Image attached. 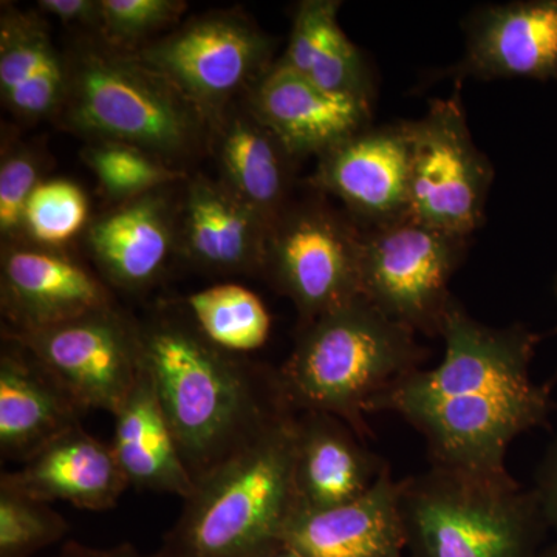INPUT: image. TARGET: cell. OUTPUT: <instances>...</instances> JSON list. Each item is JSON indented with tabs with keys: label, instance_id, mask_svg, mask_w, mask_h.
<instances>
[{
	"label": "cell",
	"instance_id": "6da1fadb",
	"mask_svg": "<svg viewBox=\"0 0 557 557\" xmlns=\"http://www.w3.org/2000/svg\"><path fill=\"white\" fill-rule=\"evenodd\" d=\"M440 338L442 362L403 376L373 399L370 413H395L426 443L431 467L502 478L509 446L547 428L557 409L553 381L531 373L544 339L523 322L487 325L457 298Z\"/></svg>",
	"mask_w": 557,
	"mask_h": 557
},
{
	"label": "cell",
	"instance_id": "7a4b0ae2",
	"mask_svg": "<svg viewBox=\"0 0 557 557\" xmlns=\"http://www.w3.org/2000/svg\"><path fill=\"white\" fill-rule=\"evenodd\" d=\"M143 358L180 456L199 480L289 406L276 373L256 372L193 324L159 319L141 327Z\"/></svg>",
	"mask_w": 557,
	"mask_h": 557
},
{
	"label": "cell",
	"instance_id": "3957f363",
	"mask_svg": "<svg viewBox=\"0 0 557 557\" xmlns=\"http://www.w3.org/2000/svg\"><path fill=\"white\" fill-rule=\"evenodd\" d=\"M417 336L364 298L351 300L299 325L277 372L285 398L300 412L339 418L368 440L373 399L423 368L428 350Z\"/></svg>",
	"mask_w": 557,
	"mask_h": 557
},
{
	"label": "cell",
	"instance_id": "277c9868",
	"mask_svg": "<svg viewBox=\"0 0 557 557\" xmlns=\"http://www.w3.org/2000/svg\"><path fill=\"white\" fill-rule=\"evenodd\" d=\"M296 410L197 480L166 549L170 557H259L281 542L298 508Z\"/></svg>",
	"mask_w": 557,
	"mask_h": 557
},
{
	"label": "cell",
	"instance_id": "5b68a950",
	"mask_svg": "<svg viewBox=\"0 0 557 557\" xmlns=\"http://www.w3.org/2000/svg\"><path fill=\"white\" fill-rule=\"evenodd\" d=\"M61 126L89 138L134 146L180 168L209 148L211 123L159 72L98 38L69 54Z\"/></svg>",
	"mask_w": 557,
	"mask_h": 557
},
{
	"label": "cell",
	"instance_id": "8992f818",
	"mask_svg": "<svg viewBox=\"0 0 557 557\" xmlns=\"http://www.w3.org/2000/svg\"><path fill=\"white\" fill-rule=\"evenodd\" d=\"M408 557H537L549 527L533 487L429 467L399 480Z\"/></svg>",
	"mask_w": 557,
	"mask_h": 557
},
{
	"label": "cell",
	"instance_id": "52a82bcc",
	"mask_svg": "<svg viewBox=\"0 0 557 557\" xmlns=\"http://www.w3.org/2000/svg\"><path fill=\"white\" fill-rule=\"evenodd\" d=\"M361 247V226L311 190L271 225L263 273L292 300L304 325L362 298Z\"/></svg>",
	"mask_w": 557,
	"mask_h": 557
},
{
	"label": "cell",
	"instance_id": "ba28073f",
	"mask_svg": "<svg viewBox=\"0 0 557 557\" xmlns=\"http://www.w3.org/2000/svg\"><path fill=\"white\" fill-rule=\"evenodd\" d=\"M469 239L412 218L362 230L361 296L417 335L440 336Z\"/></svg>",
	"mask_w": 557,
	"mask_h": 557
},
{
	"label": "cell",
	"instance_id": "9c48e42d",
	"mask_svg": "<svg viewBox=\"0 0 557 557\" xmlns=\"http://www.w3.org/2000/svg\"><path fill=\"white\" fill-rule=\"evenodd\" d=\"M408 124L409 218L471 239L485 222L496 171L472 138L461 86L454 84L448 98H435Z\"/></svg>",
	"mask_w": 557,
	"mask_h": 557
},
{
	"label": "cell",
	"instance_id": "30bf717a",
	"mask_svg": "<svg viewBox=\"0 0 557 557\" xmlns=\"http://www.w3.org/2000/svg\"><path fill=\"white\" fill-rule=\"evenodd\" d=\"M274 51L276 39L251 17L212 11L132 54L171 81L212 124L273 67Z\"/></svg>",
	"mask_w": 557,
	"mask_h": 557
},
{
	"label": "cell",
	"instance_id": "8fae6325",
	"mask_svg": "<svg viewBox=\"0 0 557 557\" xmlns=\"http://www.w3.org/2000/svg\"><path fill=\"white\" fill-rule=\"evenodd\" d=\"M7 338L24 347L84 412L113 416L145 370L141 327L115 306Z\"/></svg>",
	"mask_w": 557,
	"mask_h": 557
},
{
	"label": "cell",
	"instance_id": "7c38bea8",
	"mask_svg": "<svg viewBox=\"0 0 557 557\" xmlns=\"http://www.w3.org/2000/svg\"><path fill=\"white\" fill-rule=\"evenodd\" d=\"M460 60L434 70L424 84L450 79L557 81V0L480 3L461 20Z\"/></svg>",
	"mask_w": 557,
	"mask_h": 557
},
{
	"label": "cell",
	"instance_id": "4fadbf2b",
	"mask_svg": "<svg viewBox=\"0 0 557 557\" xmlns=\"http://www.w3.org/2000/svg\"><path fill=\"white\" fill-rule=\"evenodd\" d=\"M307 186L339 201L362 230L408 218V120L372 124L329 150L317 159Z\"/></svg>",
	"mask_w": 557,
	"mask_h": 557
},
{
	"label": "cell",
	"instance_id": "5bb4252c",
	"mask_svg": "<svg viewBox=\"0 0 557 557\" xmlns=\"http://www.w3.org/2000/svg\"><path fill=\"white\" fill-rule=\"evenodd\" d=\"M0 304L7 333H28L108 309L113 300L104 282L65 249L21 240L2 248Z\"/></svg>",
	"mask_w": 557,
	"mask_h": 557
},
{
	"label": "cell",
	"instance_id": "9a60e30c",
	"mask_svg": "<svg viewBox=\"0 0 557 557\" xmlns=\"http://www.w3.org/2000/svg\"><path fill=\"white\" fill-rule=\"evenodd\" d=\"M244 100L299 161L319 159L372 126L375 108L368 101L321 89L277 62Z\"/></svg>",
	"mask_w": 557,
	"mask_h": 557
},
{
	"label": "cell",
	"instance_id": "2e32d148",
	"mask_svg": "<svg viewBox=\"0 0 557 557\" xmlns=\"http://www.w3.org/2000/svg\"><path fill=\"white\" fill-rule=\"evenodd\" d=\"M271 223L218 178H188L178 201V252L219 274H258Z\"/></svg>",
	"mask_w": 557,
	"mask_h": 557
},
{
	"label": "cell",
	"instance_id": "e0dca14e",
	"mask_svg": "<svg viewBox=\"0 0 557 557\" xmlns=\"http://www.w3.org/2000/svg\"><path fill=\"white\" fill-rule=\"evenodd\" d=\"M86 245L108 284L129 293L152 287L178 251V203L166 189L116 203L90 220Z\"/></svg>",
	"mask_w": 557,
	"mask_h": 557
},
{
	"label": "cell",
	"instance_id": "ac0fdd59",
	"mask_svg": "<svg viewBox=\"0 0 557 557\" xmlns=\"http://www.w3.org/2000/svg\"><path fill=\"white\" fill-rule=\"evenodd\" d=\"M281 542L300 557H406L399 480L387 467L354 500L322 509L296 508Z\"/></svg>",
	"mask_w": 557,
	"mask_h": 557
},
{
	"label": "cell",
	"instance_id": "d6986e66",
	"mask_svg": "<svg viewBox=\"0 0 557 557\" xmlns=\"http://www.w3.org/2000/svg\"><path fill=\"white\" fill-rule=\"evenodd\" d=\"M129 480L112 445L70 429L24 461L21 469L2 475L0 487L33 500L67 502L76 508L104 511L115 507Z\"/></svg>",
	"mask_w": 557,
	"mask_h": 557
},
{
	"label": "cell",
	"instance_id": "ffe728a7",
	"mask_svg": "<svg viewBox=\"0 0 557 557\" xmlns=\"http://www.w3.org/2000/svg\"><path fill=\"white\" fill-rule=\"evenodd\" d=\"M209 148L220 180L273 225L295 199L300 161L242 100L211 124Z\"/></svg>",
	"mask_w": 557,
	"mask_h": 557
},
{
	"label": "cell",
	"instance_id": "44dd1931",
	"mask_svg": "<svg viewBox=\"0 0 557 557\" xmlns=\"http://www.w3.org/2000/svg\"><path fill=\"white\" fill-rule=\"evenodd\" d=\"M366 442L339 418L300 412L295 456L298 508L336 507L370 490L388 465Z\"/></svg>",
	"mask_w": 557,
	"mask_h": 557
},
{
	"label": "cell",
	"instance_id": "7402d4cb",
	"mask_svg": "<svg viewBox=\"0 0 557 557\" xmlns=\"http://www.w3.org/2000/svg\"><path fill=\"white\" fill-rule=\"evenodd\" d=\"M70 83L69 54L38 13L3 7L0 17V97L22 123L57 119Z\"/></svg>",
	"mask_w": 557,
	"mask_h": 557
},
{
	"label": "cell",
	"instance_id": "603a6c76",
	"mask_svg": "<svg viewBox=\"0 0 557 557\" xmlns=\"http://www.w3.org/2000/svg\"><path fill=\"white\" fill-rule=\"evenodd\" d=\"M7 341L0 357V449L3 457L25 461L79 426L84 410L24 347Z\"/></svg>",
	"mask_w": 557,
	"mask_h": 557
},
{
	"label": "cell",
	"instance_id": "cb8c5ba5",
	"mask_svg": "<svg viewBox=\"0 0 557 557\" xmlns=\"http://www.w3.org/2000/svg\"><path fill=\"white\" fill-rule=\"evenodd\" d=\"M339 0H302L295 7L287 47L276 62L333 94L375 106V70L339 25Z\"/></svg>",
	"mask_w": 557,
	"mask_h": 557
},
{
	"label": "cell",
	"instance_id": "d4e9b609",
	"mask_svg": "<svg viewBox=\"0 0 557 557\" xmlns=\"http://www.w3.org/2000/svg\"><path fill=\"white\" fill-rule=\"evenodd\" d=\"M113 417L115 434L110 445L129 485L175 494L186 500L196 490V480L180 456L146 366L129 397Z\"/></svg>",
	"mask_w": 557,
	"mask_h": 557
},
{
	"label": "cell",
	"instance_id": "484cf974",
	"mask_svg": "<svg viewBox=\"0 0 557 557\" xmlns=\"http://www.w3.org/2000/svg\"><path fill=\"white\" fill-rule=\"evenodd\" d=\"M188 309L201 335L230 354L258 350L269 339V310L244 285L219 284L200 289L189 296Z\"/></svg>",
	"mask_w": 557,
	"mask_h": 557
},
{
	"label": "cell",
	"instance_id": "4316f807",
	"mask_svg": "<svg viewBox=\"0 0 557 557\" xmlns=\"http://www.w3.org/2000/svg\"><path fill=\"white\" fill-rule=\"evenodd\" d=\"M102 190L116 203L166 189L186 178L185 171L134 146L90 141L81 152Z\"/></svg>",
	"mask_w": 557,
	"mask_h": 557
},
{
	"label": "cell",
	"instance_id": "83f0119b",
	"mask_svg": "<svg viewBox=\"0 0 557 557\" xmlns=\"http://www.w3.org/2000/svg\"><path fill=\"white\" fill-rule=\"evenodd\" d=\"M89 223V200L78 183L42 180L25 208L22 240L42 248L65 249Z\"/></svg>",
	"mask_w": 557,
	"mask_h": 557
},
{
	"label": "cell",
	"instance_id": "f1b7e54d",
	"mask_svg": "<svg viewBox=\"0 0 557 557\" xmlns=\"http://www.w3.org/2000/svg\"><path fill=\"white\" fill-rule=\"evenodd\" d=\"M67 531L69 523L49 504L0 487V557H30Z\"/></svg>",
	"mask_w": 557,
	"mask_h": 557
},
{
	"label": "cell",
	"instance_id": "f546056e",
	"mask_svg": "<svg viewBox=\"0 0 557 557\" xmlns=\"http://www.w3.org/2000/svg\"><path fill=\"white\" fill-rule=\"evenodd\" d=\"M98 39L113 49L137 51L156 33L170 27L188 3L178 0H100Z\"/></svg>",
	"mask_w": 557,
	"mask_h": 557
},
{
	"label": "cell",
	"instance_id": "4dcf8cb0",
	"mask_svg": "<svg viewBox=\"0 0 557 557\" xmlns=\"http://www.w3.org/2000/svg\"><path fill=\"white\" fill-rule=\"evenodd\" d=\"M42 166L38 150L3 143L0 160V236L3 245L22 240L25 208L33 190L42 182Z\"/></svg>",
	"mask_w": 557,
	"mask_h": 557
},
{
	"label": "cell",
	"instance_id": "1f68e13d",
	"mask_svg": "<svg viewBox=\"0 0 557 557\" xmlns=\"http://www.w3.org/2000/svg\"><path fill=\"white\" fill-rule=\"evenodd\" d=\"M38 9L69 27L100 33V0H40Z\"/></svg>",
	"mask_w": 557,
	"mask_h": 557
},
{
	"label": "cell",
	"instance_id": "d6a6232c",
	"mask_svg": "<svg viewBox=\"0 0 557 557\" xmlns=\"http://www.w3.org/2000/svg\"><path fill=\"white\" fill-rule=\"evenodd\" d=\"M533 490L549 531L557 534V435L539 465Z\"/></svg>",
	"mask_w": 557,
	"mask_h": 557
},
{
	"label": "cell",
	"instance_id": "836d02e7",
	"mask_svg": "<svg viewBox=\"0 0 557 557\" xmlns=\"http://www.w3.org/2000/svg\"><path fill=\"white\" fill-rule=\"evenodd\" d=\"M60 557H170L166 553L161 552L157 555H143L137 548L129 544L120 545L115 548H90L81 545L78 542H67L61 549Z\"/></svg>",
	"mask_w": 557,
	"mask_h": 557
},
{
	"label": "cell",
	"instance_id": "e575fe53",
	"mask_svg": "<svg viewBox=\"0 0 557 557\" xmlns=\"http://www.w3.org/2000/svg\"><path fill=\"white\" fill-rule=\"evenodd\" d=\"M259 557H300L299 555H296L293 549H289L287 545L282 544V542H278L277 545H274L273 548H270L269 552L263 553V555H260Z\"/></svg>",
	"mask_w": 557,
	"mask_h": 557
},
{
	"label": "cell",
	"instance_id": "d590c367",
	"mask_svg": "<svg viewBox=\"0 0 557 557\" xmlns=\"http://www.w3.org/2000/svg\"><path fill=\"white\" fill-rule=\"evenodd\" d=\"M537 557H557V542L555 544H547V547L542 549L541 555Z\"/></svg>",
	"mask_w": 557,
	"mask_h": 557
},
{
	"label": "cell",
	"instance_id": "8d00e7d4",
	"mask_svg": "<svg viewBox=\"0 0 557 557\" xmlns=\"http://www.w3.org/2000/svg\"><path fill=\"white\" fill-rule=\"evenodd\" d=\"M553 296H555L556 300H557V271H556V274H555V277H553Z\"/></svg>",
	"mask_w": 557,
	"mask_h": 557
},
{
	"label": "cell",
	"instance_id": "74e56055",
	"mask_svg": "<svg viewBox=\"0 0 557 557\" xmlns=\"http://www.w3.org/2000/svg\"><path fill=\"white\" fill-rule=\"evenodd\" d=\"M406 557H408V556H406Z\"/></svg>",
	"mask_w": 557,
	"mask_h": 557
}]
</instances>
